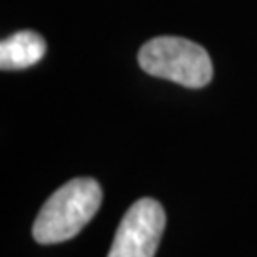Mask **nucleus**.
<instances>
[{
    "mask_svg": "<svg viewBox=\"0 0 257 257\" xmlns=\"http://www.w3.org/2000/svg\"><path fill=\"white\" fill-rule=\"evenodd\" d=\"M145 73L166 78L185 88H204L213 76L208 52L181 37H158L143 44L138 55Z\"/></svg>",
    "mask_w": 257,
    "mask_h": 257,
    "instance_id": "2",
    "label": "nucleus"
},
{
    "mask_svg": "<svg viewBox=\"0 0 257 257\" xmlns=\"http://www.w3.org/2000/svg\"><path fill=\"white\" fill-rule=\"evenodd\" d=\"M166 227V211L155 198H141L120 221L107 257H155Z\"/></svg>",
    "mask_w": 257,
    "mask_h": 257,
    "instance_id": "3",
    "label": "nucleus"
},
{
    "mask_svg": "<svg viewBox=\"0 0 257 257\" xmlns=\"http://www.w3.org/2000/svg\"><path fill=\"white\" fill-rule=\"evenodd\" d=\"M101 200V187L92 177L67 181L38 211L33 225V238L44 246L73 238L92 221Z\"/></svg>",
    "mask_w": 257,
    "mask_h": 257,
    "instance_id": "1",
    "label": "nucleus"
},
{
    "mask_svg": "<svg viewBox=\"0 0 257 257\" xmlns=\"http://www.w3.org/2000/svg\"><path fill=\"white\" fill-rule=\"evenodd\" d=\"M46 54V40L35 31H18L0 42L2 71H19L37 65Z\"/></svg>",
    "mask_w": 257,
    "mask_h": 257,
    "instance_id": "4",
    "label": "nucleus"
}]
</instances>
